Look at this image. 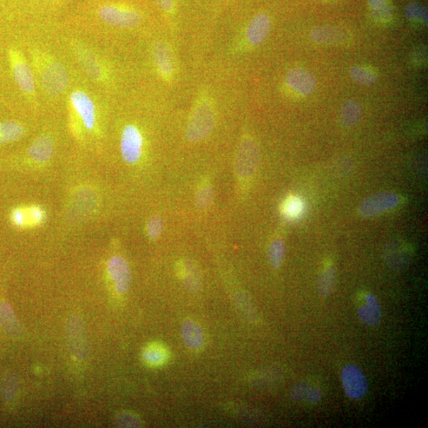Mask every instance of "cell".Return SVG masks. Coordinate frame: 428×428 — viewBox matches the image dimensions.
<instances>
[{
	"label": "cell",
	"mask_w": 428,
	"mask_h": 428,
	"mask_svg": "<svg viewBox=\"0 0 428 428\" xmlns=\"http://www.w3.org/2000/svg\"><path fill=\"white\" fill-rule=\"evenodd\" d=\"M216 104L207 88H202L195 97L186 127V138L190 143L206 139L212 134L216 124Z\"/></svg>",
	"instance_id": "6da1fadb"
},
{
	"label": "cell",
	"mask_w": 428,
	"mask_h": 428,
	"mask_svg": "<svg viewBox=\"0 0 428 428\" xmlns=\"http://www.w3.org/2000/svg\"><path fill=\"white\" fill-rule=\"evenodd\" d=\"M260 148L255 137L249 133L242 134L235 157V173L241 187L251 182L259 168Z\"/></svg>",
	"instance_id": "7a4b0ae2"
},
{
	"label": "cell",
	"mask_w": 428,
	"mask_h": 428,
	"mask_svg": "<svg viewBox=\"0 0 428 428\" xmlns=\"http://www.w3.org/2000/svg\"><path fill=\"white\" fill-rule=\"evenodd\" d=\"M272 23L271 17L266 13H259L250 21L239 36L234 39L229 47V54L241 55L259 47L267 40L271 33Z\"/></svg>",
	"instance_id": "3957f363"
},
{
	"label": "cell",
	"mask_w": 428,
	"mask_h": 428,
	"mask_svg": "<svg viewBox=\"0 0 428 428\" xmlns=\"http://www.w3.org/2000/svg\"><path fill=\"white\" fill-rule=\"evenodd\" d=\"M104 23L120 28H131L140 24L142 15L134 6L120 3L102 5L98 11Z\"/></svg>",
	"instance_id": "277c9868"
},
{
	"label": "cell",
	"mask_w": 428,
	"mask_h": 428,
	"mask_svg": "<svg viewBox=\"0 0 428 428\" xmlns=\"http://www.w3.org/2000/svg\"><path fill=\"white\" fill-rule=\"evenodd\" d=\"M151 57L157 75L168 84H173L177 77L178 65L175 51L166 41H157L151 48Z\"/></svg>",
	"instance_id": "5b68a950"
},
{
	"label": "cell",
	"mask_w": 428,
	"mask_h": 428,
	"mask_svg": "<svg viewBox=\"0 0 428 428\" xmlns=\"http://www.w3.org/2000/svg\"><path fill=\"white\" fill-rule=\"evenodd\" d=\"M144 139L142 132L134 124L125 127L121 135L120 151L122 159L129 164H136L141 159Z\"/></svg>",
	"instance_id": "8992f818"
},
{
	"label": "cell",
	"mask_w": 428,
	"mask_h": 428,
	"mask_svg": "<svg viewBox=\"0 0 428 428\" xmlns=\"http://www.w3.org/2000/svg\"><path fill=\"white\" fill-rule=\"evenodd\" d=\"M400 202V197L393 192H381L366 197L358 207V213L362 217L369 219L396 208Z\"/></svg>",
	"instance_id": "52a82bcc"
},
{
	"label": "cell",
	"mask_w": 428,
	"mask_h": 428,
	"mask_svg": "<svg viewBox=\"0 0 428 428\" xmlns=\"http://www.w3.org/2000/svg\"><path fill=\"white\" fill-rule=\"evenodd\" d=\"M66 332L72 357L79 361L87 359L89 354L88 341L81 318L72 316L69 319Z\"/></svg>",
	"instance_id": "ba28073f"
},
{
	"label": "cell",
	"mask_w": 428,
	"mask_h": 428,
	"mask_svg": "<svg viewBox=\"0 0 428 428\" xmlns=\"http://www.w3.org/2000/svg\"><path fill=\"white\" fill-rule=\"evenodd\" d=\"M43 88L51 96L60 95L68 88L69 78L67 70L57 62H50L44 66L41 74Z\"/></svg>",
	"instance_id": "9c48e42d"
},
{
	"label": "cell",
	"mask_w": 428,
	"mask_h": 428,
	"mask_svg": "<svg viewBox=\"0 0 428 428\" xmlns=\"http://www.w3.org/2000/svg\"><path fill=\"white\" fill-rule=\"evenodd\" d=\"M341 381L347 396L352 400H360L365 397L368 391V381L361 369L353 364L342 368Z\"/></svg>",
	"instance_id": "30bf717a"
},
{
	"label": "cell",
	"mask_w": 428,
	"mask_h": 428,
	"mask_svg": "<svg viewBox=\"0 0 428 428\" xmlns=\"http://www.w3.org/2000/svg\"><path fill=\"white\" fill-rule=\"evenodd\" d=\"M285 86L289 91L301 96H308L317 88V80L312 72L303 68H294L287 72Z\"/></svg>",
	"instance_id": "8fae6325"
},
{
	"label": "cell",
	"mask_w": 428,
	"mask_h": 428,
	"mask_svg": "<svg viewBox=\"0 0 428 428\" xmlns=\"http://www.w3.org/2000/svg\"><path fill=\"white\" fill-rule=\"evenodd\" d=\"M108 272L116 292L126 294L131 283V271L127 260L121 255L112 257L108 263Z\"/></svg>",
	"instance_id": "7c38bea8"
},
{
	"label": "cell",
	"mask_w": 428,
	"mask_h": 428,
	"mask_svg": "<svg viewBox=\"0 0 428 428\" xmlns=\"http://www.w3.org/2000/svg\"><path fill=\"white\" fill-rule=\"evenodd\" d=\"M70 101L85 128L93 129L96 124V110L91 97L83 91H76L71 93Z\"/></svg>",
	"instance_id": "4fadbf2b"
},
{
	"label": "cell",
	"mask_w": 428,
	"mask_h": 428,
	"mask_svg": "<svg viewBox=\"0 0 428 428\" xmlns=\"http://www.w3.org/2000/svg\"><path fill=\"white\" fill-rule=\"evenodd\" d=\"M10 59L13 74L19 88L26 93H32L35 88V81L29 64L21 52L16 50L11 51Z\"/></svg>",
	"instance_id": "5bb4252c"
},
{
	"label": "cell",
	"mask_w": 428,
	"mask_h": 428,
	"mask_svg": "<svg viewBox=\"0 0 428 428\" xmlns=\"http://www.w3.org/2000/svg\"><path fill=\"white\" fill-rule=\"evenodd\" d=\"M312 41L328 45H342L351 41L349 31L339 26L322 25L312 30L311 33Z\"/></svg>",
	"instance_id": "9a60e30c"
},
{
	"label": "cell",
	"mask_w": 428,
	"mask_h": 428,
	"mask_svg": "<svg viewBox=\"0 0 428 428\" xmlns=\"http://www.w3.org/2000/svg\"><path fill=\"white\" fill-rule=\"evenodd\" d=\"M412 250L400 241L388 243L385 251V260L388 267L393 270L404 268L410 262Z\"/></svg>",
	"instance_id": "2e32d148"
},
{
	"label": "cell",
	"mask_w": 428,
	"mask_h": 428,
	"mask_svg": "<svg viewBox=\"0 0 428 428\" xmlns=\"http://www.w3.org/2000/svg\"><path fill=\"white\" fill-rule=\"evenodd\" d=\"M357 313L360 321L365 325H378L383 318V311L376 296L371 293L366 294L364 305L358 308Z\"/></svg>",
	"instance_id": "e0dca14e"
},
{
	"label": "cell",
	"mask_w": 428,
	"mask_h": 428,
	"mask_svg": "<svg viewBox=\"0 0 428 428\" xmlns=\"http://www.w3.org/2000/svg\"><path fill=\"white\" fill-rule=\"evenodd\" d=\"M181 334L184 345L190 350H200L206 342L205 332L202 328L193 320L183 322Z\"/></svg>",
	"instance_id": "ac0fdd59"
},
{
	"label": "cell",
	"mask_w": 428,
	"mask_h": 428,
	"mask_svg": "<svg viewBox=\"0 0 428 428\" xmlns=\"http://www.w3.org/2000/svg\"><path fill=\"white\" fill-rule=\"evenodd\" d=\"M183 285L192 293H199L202 287V276L199 269L192 260H183L177 267Z\"/></svg>",
	"instance_id": "d6986e66"
},
{
	"label": "cell",
	"mask_w": 428,
	"mask_h": 428,
	"mask_svg": "<svg viewBox=\"0 0 428 428\" xmlns=\"http://www.w3.org/2000/svg\"><path fill=\"white\" fill-rule=\"evenodd\" d=\"M54 153V142L50 137L42 136L32 143L28 154L33 160L38 163L48 162Z\"/></svg>",
	"instance_id": "ffe728a7"
},
{
	"label": "cell",
	"mask_w": 428,
	"mask_h": 428,
	"mask_svg": "<svg viewBox=\"0 0 428 428\" xmlns=\"http://www.w3.org/2000/svg\"><path fill=\"white\" fill-rule=\"evenodd\" d=\"M168 348L161 342H151L144 349L142 357L144 363L151 367L161 366L169 359Z\"/></svg>",
	"instance_id": "44dd1931"
},
{
	"label": "cell",
	"mask_w": 428,
	"mask_h": 428,
	"mask_svg": "<svg viewBox=\"0 0 428 428\" xmlns=\"http://www.w3.org/2000/svg\"><path fill=\"white\" fill-rule=\"evenodd\" d=\"M363 109L361 104L354 100H347L342 104L340 112V121L342 127L352 128L359 122Z\"/></svg>",
	"instance_id": "7402d4cb"
},
{
	"label": "cell",
	"mask_w": 428,
	"mask_h": 428,
	"mask_svg": "<svg viewBox=\"0 0 428 428\" xmlns=\"http://www.w3.org/2000/svg\"><path fill=\"white\" fill-rule=\"evenodd\" d=\"M0 326L13 335L19 337L23 334L22 327L8 303H0Z\"/></svg>",
	"instance_id": "603a6c76"
},
{
	"label": "cell",
	"mask_w": 428,
	"mask_h": 428,
	"mask_svg": "<svg viewBox=\"0 0 428 428\" xmlns=\"http://www.w3.org/2000/svg\"><path fill=\"white\" fill-rule=\"evenodd\" d=\"M337 282V269L332 265H328L323 269L318 279V291L323 298H328L333 291Z\"/></svg>",
	"instance_id": "cb8c5ba5"
},
{
	"label": "cell",
	"mask_w": 428,
	"mask_h": 428,
	"mask_svg": "<svg viewBox=\"0 0 428 428\" xmlns=\"http://www.w3.org/2000/svg\"><path fill=\"white\" fill-rule=\"evenodd\" d=\"M214 199V190L212 182L203 180L197 186L195 193V204L197 209L207 210L212 207Z\"/></svg>",
	"instance_id": "d4e9b609"
},
{
	"label": "cell",
	"mask_w": 428,
	"mask_h": 428,
	"mask_svg": "<svg viewBox=\"0 0 428 428\" xmlns=\"http://www.w3.org/2000/svg\"><path fill=\"white\" fill-rule=\"evenodd\" d=\"M77 55L86 74L95 80H103V70L93 55L84 50H79Z\"/></svg>",
	"instance_id": "484cf974"
},
{
	"label": "cell",
	"mask_w": 428,
	"mask_h": 428,
	"mask_svg": "<svg viewBox=\"0 0 428 428\" xmlns=\"http://www.w3.org/2000/svg\"><path fill=\"white\" fill-rule=\"evenodd\" d=\"M25 129L14 121L0 122V144L14 142L24 135Z\"/></svg>",
	"instance_id": "4316f807"
},
{
	"label": "cell",
	"mask_w": 428,
	"mask_h": 428,
	"mask_svg": "<svg viewBox=\"0 0 428 428\" xmlns=\"http://www.w3.org/2000/svg\"><path fill=\"white\" fill-rule=\"evenodd\" d=\"M268 260L270 265L274 269H279L286 255V243L280 237H276L270 243L268 248Z\"/></svg>",
	"instance_id": "83f0119b"
},
{
	"label": "cell",
	"mask_w": 428,
	"mask_h": 428,
	"mask_svg": "<svg viewBox=\"0 0 428 428\" xmlns=\"http://www.w3.org/2000/svg\"><path fill=\"white\" fill-rule=\"evenodd\" d=\"M350 76L354 82L364 86L374 85L378 81L377 72L366 66H354L350 70Z\"/></svg>",
	"instance_id": "f1b7e54d"
},
{
	"label": "cell",
	"mask_w": 428,
	"mask_h": 428,
	"mask_svg": "<svg viewBox=\"0 0 428 428\" xmlns=\"http://www.w3.org/2000/svg\"><path fill=\"white\" fill-rule=\"evenodd\" d=\"M234 301L238 311H241L243 317H245L248 320L255 322L258 319V315H257L253 303L247 294L243 292L236 294Z\"/></svg>",
	"instance_id": "f546056e"
},
{
	"label": "cell",
	"mask_w": 428,
	"mask_h": 428,
	"mask_svg": "<svg viewBox=\"0 0 428 428\" xmlns=\"http://www.w3.org/2000/svg\"><path fill=\"white\" fill-rule=\"evenodd\" d=\"M302 201L297 196H289L283 202L281 207V212L288 219H296L303 213Z\"/></svg>",
	"instance_id": "4dcf8cb0"
},
{
	"label": "cell",
	"mask_w": 428,
	"mask_h": 428,
	"mask_svg": "<svg viewBox=\"0 0 428 428\" xmlns=\"http://www.w3.org/2000/svg\"><path fill=\"white\" fill-rule=\"evenodd\" d=\"M369 6L378 21L386 22L393 16V10L388 0H369Z\"/></svg>",
	"instance_id": "1f68e13d"
},
{
	"label": "cell",
	"mask_w": 428,
	"mask_h": 428,
	"mask_svg": "<svg viewBox=\"0 0 428 428\" xmlns=\"http://www.w3.org/2000/svg\"><path fill=\"white\" fill-rule=\"evenodd\" d=\"M115 424L118 427H140L142 426L141 420L137 415L131 412H122L117 415Z\"/></svg>",
	"instance_id": "d6a6232c"
},
{
	"label": "cell",
	"mask_w": 428,
	"mask_h": 428,
	"mask_svg": "<svg viewBox=\"0 0 428 428\" xmlns=\"http://www.w3.org/2000/svg\"><path fill=\"white\" fill-rule=\"evenodd\" d=\"M1 391L3 397L6 401L15 399L18 393V383L13 375H6L2 381Z\"/></svg>",
	"instance_id": "836d02e7"
},
{
	"label": "cell",
	"mask_w": 428,
	"mask_h": 428,
	"mask_svg": "<svg viewBox=\"0 0 428 428\" xmlns=\"http://www.w3.org/2000/svg\"><path fill=\"white\" fill-rule=\"evenodd\" d=\"M155 1L168 22L173 23L178 15V0H155Z\"/></svg>",
	"instance_id": "e575fe53"
},
{
	"label": "cell",
	"mask_w": 428,
	"mask_h": 428,
	"mask_svg": "<svg viewBox=\"0 0 428 428\" xmlns=\"http://www.w3.org/2000/svg\"><path fill=\"white\" fill-rule=\"evenodd\" d=\"M405 15L411 21H420L424 23L427 22V11L417 3H412L407 6Z\"/></svg>",
	"instance_id": "d590c367"
},
{
	"label": "cell",
	"mask_w": 428,
	"mask_h": 428,
	"mask_svg": "<svg viewBox=\"0 0 428 428\" xmlns=\"http://www.w3.org/2000/svg\"><path fill=\"white\" fill-rule=\"evenodd\" d=\"M163 230V221L160 216H151L146 226L147 235L151 240H157Z\"/></svg>",
	"instance_id": "8d00e7d4"
},
{
	"label": "cell",
	"mask_w": 428,
	"mask_h": 428,
	"mask_svg": "<svg viewBox=\"0 0 428 428\" xmlns=\"http://www.w3.org/2000/svg\"><path fill=\"white\" fill-rule=\"evenodd\" d=\"M28 214L29 226H37L42 225L45 221L46 214L45 210L37 206H31L25 208Z\"/></svg>",
	"instance_id": "74e56055"
},
{
	"label": "cell",
	"mask_w": 428,
	"mask_h": 428,
	"mask_svg": "<svg viewBox=\"0 0 428 428\" xmlns=\"http://www.w3.org/2000/svg\"><path fill=\"white\" fill-rule=\"evenodd\" d=\"M13 225L18 228L28 227V214L25 208H16L12 210L10 216Z\"/></svg>",
	"instance_id": "f35d334b"
},
{
	"label": "cell",
	"mask_w": 428,
	"mask_h": 428,
	"mask_svg": "<svg viewBox=\"0 0 428 428\" xmlns=\"http://www.w3.org/2000/svg\"><path fill=\"white\" fill-rule=\"evenodd\" d=\"M309 385L305 381H300V383L294 385L289 393V396L294 401H301L306 399L307 393L309 390Z\"/></svg>",
	"instance_id": "ab89813d"
},
{
	"label": "cell",
	"mask_w": 428,
	"mask_h": 428,
	"mask_svg": "<svg viewBox=\"0 0 428 428\" xmlns=\"http://www.w3.org/2000/svg\"><path fill=\"white\" fill-rule=\"evenodd\" d=\"M322 392L318 387H311L307 393L306 399L309 404H317L321 400Z\"/></svg>",
	"instance_id": "60d3db41"
},
{
	"label": "cell",
	"mask_w": 428,
	"mask_h": 428,
	"mask_svg": "<svg viewBox=\"0 0 428 428\" xmlns=\"http://www.w3.org/2000/svg\"><path fill=\"white\" fill-rule=\"evenodd\" d=\"M427 59V50L423 48H418L414 50L412 54V60L416 64H423Z\"/></svg>",
	"instance_id": "b9f144b4"
}]
</instances>
